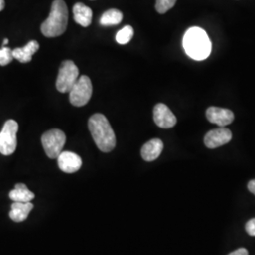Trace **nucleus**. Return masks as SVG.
Wrapping results in <instances>:
<instances>
[{
	"label": "nucleus",
	"mask_w": 255,
	"mask_h": 255,
	"mask_svg": "<svg viewBox=\"0 0 255 255\" xmlns=\"http://www.w3.org/2000/svg\"><path fill=\"white\" fill-rule=\"evenodd\" d=\"M177 0H156L155 9L159 13L164 14L166 11L173 8Z\"/></svg>",
	"instance_id": "obj_19"
},
{
	"label": "nucleus",
	"mask_w": 255,
	"mask_h": 255,
	"mask_svg": "<svg viewBox=\"0 0 255 255\" xmlns=\"http://www.w3.org/2000/svg\"><path fill=\"white\" fill-rule=\"evenodd\" d=\"M164 144L162 140L154 138L146 142L141 148V156L146 162H152L156 160L163 151Z\"/></svg>",
	"instance_id": "obj_12"
},
{
	"label": "nucleus",
	"mask_w": 255,
	"mask_h": 255,
	"mask_svg": "<svg viewBox=\"0 0 255 255\" xmlns=\"http://www.w3.org/2000/svg\"><path fill=\"white\" fill-rule=\"evenodd\" d=\"M232 132L227 128L220 127L208 131L204 137V144L208 148H216L228 144L232 140Z\"/></svg>",
	"instance_id": "obj_8"
},
{
	"label": "nucleus",
	"mask_w": 255,
	"mask_h": 255,
	"mask_svg": "<svg viewBox=\"0 0 255 255\" xmlns=\"http://www.w3.org/2000/svg\"><path fill=\"white\" fill-rule=\"evenodd\" d=\"M153 120L155 124L162 128L174 127L177 123V119L171 110L163 103L155 105L153 109Z\"/></svg>",
	"instance_id": "obj_9"
},
{
	"label": "nucleus",
	"mask_w": 255,
	"mask_h": 255,
	"mask_svg": "<svg viewBox=\"0 0 255 255\" xmlns=\"http://www.w3.org/2000/svg\"><path fill=\"white\" fill-rule=\"evenodd\" d=\"M39 49V44L36 41H30L23 47H18L12 50L13 59H16L22 64L29 63L32 59V56L36 53Z\"/></svg>",
	"instance_id": "obj_13"
},
{
	"label": "nucleus",
	"mask_w": 255,
	"mask_h": 255,
	"mask_svg": "<svg viewBox=\"0 0 255 255\" xmlns=\"http://www.w3.org/2000/svg\"><path fill=\"white\" fill-rule=\"evenodd\" d=\"M80 71L72 61H64L61 64L56 81L57 90L61 93H69L79 79Z\"/></svg>",
	"instance_id": "obj_4"
},
{
	"label": "nucleus",
	"mask_w": 255,
	"mask_h": 255,
	"mask_svg": "<svg viewBox=\"0 0 255 255\" xmlns=\"http://www.w3.org/2000/svg\"><path fill=\"white\" fill-rule=\"evenodd\" d=\"M123 19V13L117 9H108L101 16L100 23L102 26H115L121 23Z\"/></svg>",
	"instance_id": "obj_17"
},
{
	"label": "nucleus",
	"mask_w": 255,
	"mask_h": 255,
	"mask_svg": "<svg viewBox=\"0 0 255 255\" xmlns=\"http://www.w3.org/2000/svg\"><path fill=\"white\" fill-rule=\"evenodd\" d=\"M41 141L47 157L50 159H56L63 151L66 136L63 130L53 128L45 132L41 138Z\"/></svg>",
	"instance_id": "obj_5"
},
{
	"label": "nucleus",
	"mask_w": 255,
	"mask_h": 255,
	"mask_svg": "<svg viewBox=\"0 0 255 255\" xmlns=\"http://www.w3.org/2000/svg\"><path fill=\"white\" fill-rule=\"evenodd\" d=\"M12 59V50L7 46H2V48H0V65L5 66L11 63Z\"/></svg>",
	"instance_id": "obj_20"
},
{
	"label": "nucleus",
	"mask_w": 255,
	"mask_h": 255,
	"mask_svg": "<svg viewBox=\"0 0 255 255\" xmlns=\"http://www.w3.org/2000/svg\"><path fill=\"white\" fill-rule=\"evenodd\" d=\"M206 118L211 123L217 124L219 127H225L234 121L235 115L231 110L210 107L206 111Z\"/></svg>",
	"instance_id": "obj_11"
},
{
	"label": "nucleus",
	"mask_w": 255,
	"mask_h": 255,
	"mask_svg": "<svg viewBox=\"0 0 255 255\" xmlns=\"http://www.w3.org/2000/svg\"><path fill=\"white\" fill-rule=\"evenodd\" d=\"M5 8V0H0V11Z\"/></svg>",
	"instance_id": "obj_24"
},
{
	"label": "nucleus",
	"mask_w": 255,
	"mask_h": 255,
	"mask_svg": "<svg viewBox=\"0 0 255 255\" xmlns=\"http://www.w3.org/2000/svg\"><path fill=\"white\" fill-rule=\"evenodd\" d=\"M93 86L91 80L87 76H81L72 89L69 91L70 103L76 107H82L86 105L92 97Z\"/></svg>",
	"instance_id": "obj_6"
},
{
	"label": "nucleus",
	"mask_w": 255,
	"mask_h": 255,
	"mask_svg": "<svg viewBox=\"0 0 255 255\" xmlns=\"http://www.w3.org/2000/svg\"><path fill=\"white\" fill-rule=\"evenodd\" d=\"M248 188H249L250 191L255 195V180H252L251 182L248 183Z\"/></svg>",
	"instance_id": "obj_23"
},
{
	"label": "nucleus",
	"mask_w": 255,
	"mask_h": 255,
	"mask_svg": "<svg viewBox=\"0 0 255 255\" xmlns=\"http://www.w3.org/2000/svg\"><path fill=\"white\" fill-rule=\"evenodd\" d=\"M18 123L15 120L9 119L4 124L0 131V153L8 156L11 155L17 146Z\"/></svg>",
	"instance_id": "obj_7"
},
{
	"label": "nucleus",
	"mask_w": 255,
	"mask_h": 255,
	"mask_svg": "<svg viewBox=\"0 0 255 255\" xmlns=\"http://www.w3.org/2000/svg\"><path fill=\"white\" fill-rule=\"evenodd\" d=\"M229 255H249V253H248V251H247L246 249L240 248V249H238L237 251L231 253Z\"/></svg>",
	"instance_id": "obj_22"
},
{
	"label": "nucleus",
	"mask_w": 255,
	"mask_h": 255,
	"mask_svg": "<svg viewBox=\"0 0 255 255\" xmlns=\"http://www.w3.org/2000/svg\"><path fill=\"white\" fill-rule=\"evenodd\" d=\"M246 231L250 236L255 237V219H251L247 222Z\"/></svg>",
	"instance_id": "obj_21"
},
{
	"label": "nucleus",
	"mask_w": 255,
	"mask_h": 255,
	"mask_svg": "<svg viewBox=\"0 0 255 255\" xmlns=\"http://www.w3.org/2000/svg\"><path fill=\"white\" fill-rule=\"evenodd\" d=\"M9 44V40L8 39H5L4 42H3V46H6Z\"/></svg>",
	"instance_id": "obj_25"
},
{
	"label": "nucleus",
	"mask_w": 255,
	"mask_h": 255,
	"mask_svg": "<svg viewBox=\"0 0 255 255\" xmlns=\"http://www.w3.org/2000/svg\"><path fill=\"white\" fill-rule=\"evenodd\" d=\"M68 9L64 0H54L49 16L41 25V31L46 37L60 36L66 30Z\"/></svg>",
	"instance_id": "obj_3"
},
{
	"label": "nucleus",
	"mask_w": 255,
	"mask_h": 255,
	"mask_svg": "<svg viewBox=\"0 0 255 255\" xmlns=\"http://www.w3.org/2000/svg\"><path fill=\"white\" fill-rule=\"evenodd\" d=\"M182 45L185 53L193 60L202 61L211 54V41L205 30L201 27H192L187 29Z\"/></svg>",
	"instance_id": "obj_2"
},
{
	"label": "nucleus",
	"mask_w": 255,
	"mask_h": 255,
	"mask_svg": "<svg viewBox=\"0 0 255 255\" xmlns=\"http://www.w3.org/2000/svg\"><path fill=\"white\" fill-rule=\"evenodd\" d=\"M32 209L33 204L31 202H13L9 211V218L14 222H22L27 219Z\"/></svg>",
	"instance_id": "obj_15"
},
{
	"label": "nucleus",
	"mask_w": 255,
	"mask_h": 255,
	"mask_svg": "<svg viewBox=\"0 0 255 255\" xmlns=\"http://www.w3.org/2000/svg\"><path fill=\"white\" fill-rule=\"evenodd\" d=\"M9 199L14 202H30L34 198V193L28 190L26 184L17 183L13 190L9 192Z\"/></svg>",
	"instance_id": "obj_16"
},
{
	"label": "nucleus",
	"mask_w": 255,
	"mask_h": 255,
	"mask_svg": "<svg viewBox=\"0 0 255 255\" xmlns=\"http://www.w3.org/2000/svg\"><path fill=\"white\" fill-rule=\"evenodd\" d=\"M133 33H134V30H133L132 27L128 25L123 28H121L119 32L117 33L116 40L120 45H126L132 39Z\"/></svg>",
	"instance_id": "obj_18"
},
{
	"label": "nucleus",
	"mask_w": 255,
	"mask_h": 255,
	"mask_svg": "<svg viewBox=\"0 0 255 255\" xmlns=\"http://www.w3.org/2000/svg\"><path fill=\"white\" fill-rule=\"evenodd\" d=\"M88 128L96 145L102 152H110L116 147V134L105 116L93 115L88 121Z\"/></svg>",
	"instance_id": "obj_1"
},
{
	"label": "nucleus",
	"mask_w": 255,
	"mask_h": 255,
	"mask_svg": "<svg viewBox=\"0 0 255 255\" xmlns=\"http://www.w3.org/2000/svg\"><path fill=\"white\" fill-rule=\"evenodd\" d=\"M57 160L60 169L65 173H75L82 167V158L71 151H62Z\"/></svg>",
	"instance_id": "obj_10"
},
{
	"label": "nucleus",
	"mask_w": 255,
	"mask_h": 255,
	"mask_svg": "<svg viewBox=\"0 0 255 255\" xmlns=\"http://www.w3.org/2000/svg\"><path fill=\"white\" fill-rule=\"evenodd\" d=\"M74 19L77 24L82 27H87L91 25L93 18L92 9L83 3L75 4L73 8Z\"/></svg>",
	"instance_id": "obj_14"
}]
</instances>
